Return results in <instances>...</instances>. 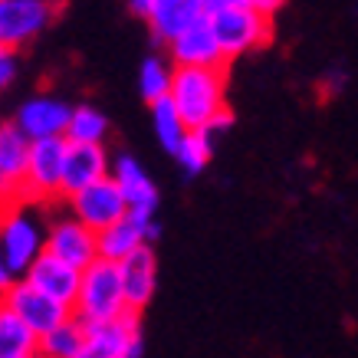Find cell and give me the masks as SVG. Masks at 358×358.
<instances>
[{
  "instance_id": "6da1fadb",
  "label": "cell",
  "mask_w": 358,
  "mask_h": 358,
  "mask_svg": "<svg viewBox=\"0 0 358 358\" xmlns=\"http://www.w3.org/2000/svg\"><path fill=\"white\" fill-rule=\"evenodd\" d=\"M273 10L276 3L270 0H204V17L224 50V59L270 43Z\"/></svg>"
},
{
  "instance_id": "7a4b0ae2",
  "label": "cell",
  "mask_w": 358,
  "mask_h": 358,
  "mask_svg": "<svg viewBox=\"0 0 358 358\" xmlns=\"http://www.w3.org/2000/svg\"><path fill=\"white\" fill-rule=\"evenodd\" d=\"M171 106L191 131H204L220 112H227V73L217 69H174Z\"/></svg>"
},
{
  "instance_id": "3957f363",
  "label": "cell",
  "mask_w": 358,
  "mask_h": 358,
  "mask_svg": "<svg viewBox=\"0 0 358 358\" xmlns=\"http://www.w3.org/2000/svg\"><path fill=\"white\" fill-rule=\"evenodd\" d=\"M0 253L17 280L46 253V214L43 207L10 201L0 214Z\"/></svg>"
},
{
  "instance_id": "277c9868",
  "label": "cell",
  "mask_w": 358,
  "mask_h": 358,
  "mask_svg": "<svg viewBox=\"0 0 358 358\" xmlns=\"http://www.w3.org/2000/svg\"><path fill=\"white\" fill-rule=\"evenodd\" d=\"M131 309L125 303V289H122V273L119 263L96 260L89 270H83V282H79V296L73 306L83 326H109L125 319Z\"/></svg>"
},
{
  "instance_id": "5b68a950",
  "label": "cell",
  "mask_w": 358,
  "mask_h": 358,
  "mask_svg": "<svg viewBox=\"0 0 358 358\" xmlns=\"http://www.w3.org/2000/svg\"><path fill=\"white\" fill-rule=\"evenodd\" d=\"M63 162H66V138H46L30 145V164L27 181L17 201L43 207L50 201H63Z\"/></svg>"
},
{
  "instance_id": "8992f818",
  "label": "cell",
  "mask_w": 358,
  "mask_h": 358,
  "mask_svg": "<svg viewBox=\"0 0 358 358\" xmlns=\"http://www.w3.org/2000/svg\"><path fill=\"white\" fill-rule=\"evenodd\" d=\"M46 253L83 273L99 260V237L69 210H59L46 217Z\"/></svg>"
},
{
  "instance_id": "52a82bcc",
  "label": "cell",
  "mask_w": 358,
  "mask_h": 358,
  "mask_svg": "<svg viewBox=\"0 0 358 358\" xmlns=\"http://www.w3.org/2000/svg\"><path fill=\"white\" fill-rule=\"evenodd\" d=\"M56 3L50 0H0V43L3 50H20L43 36L56 20Z\"/></svg>"
},
{
  "instance_id": "ba28073f",
  "label": "cell",
  "mask_w": 358,
  "mask_h": 358,
  "mask_svg": "<svg viewBox=\"0 0 358 358\" xmlns=\"http://www.w3.org/2000/svg\"><path fill=\"white\" fill-rule=\"evenodd\" d=\"M131 13L148 23L155 43L171 46L178 36L204 20V0H135Z\"/></svg>"
},
{
  "instance_id": "9c48e42d",
  "label": "cell",
  "mask_w": 358,
  "mask_h": 358,
  "mask_svg": "<svg viewBox=\"0 0 358 358\" xmlns=\"http://www.w3.org/2000/svg\"><path fill=\"white\" fill-rule=\"evenodd\" d=\"M63 204H66V210H69L79 224H86L92 234L109 230L112 224H119V220L129 214V204H125V197H122V191L115 187L112 178L86 187V191H79V194H73L69 201H63Z\"/></svg>"
},
{
  "instance_id": "30bf717a",
  "label": "cell",
  "mask_w": 358,
  "mask_h": 358,
  "mask_svg": "<svg viewBox=\"0 0 358 358\" xmlns=\"http://www.w3.org/2000/svg\"><path fill=\"white\" fill-rule=\"evenodd\" d=\"M145 338H141L138 313H129L109 326H86V338L76 358H141Z\"/></svg>"
},
{
  "instance_id": "8fae6325",
  "label": "cell",
  "mask_w": 358,
  "mask_h": 358,
  "mask_svg": "<svg viewBox=\"0 0 358 358\" xmlns=\"http://www.w3.org/2000/svg\"><path fill=\"white\" fill-rule=\"evenodd\" d=\"M69 115H73L69 102H63L53 92H36L17 109L13 122L30 141H46V138H66Z\"/></svg>"
},
{
  "instance_id": "7c38bea8",
  "label": "cell",
  "mask_w": 358,
  "mask_h": 358,
  "mask_svg": "<svg viewBox=\"0 0 358 358\" xmlns=\"http://www.w3.org/2000/svg\"><path fill=\"white\" fill-rule=\"evenodd\" d=\"M0 306H3V309H10L23 326H30L36 336H46L50 329H56L59 322H66V319L73 315V309L53 303L50 296H43L40 289H33L27 280L13 282L10 293L0 299Z\"/></svg>"
},
{
  "instance_id": "4fadbf2b",
  "label": "cell",
  "mask_w": 358,
  "mask_h": 358,
  "mask_svg": "<svg viewBox=\"0 0 358 358\" xmlns=\"http://www.w3.org/2000/svg\"><path fill=\"white\" fill-rule=\"evenodd\" d=\"M99 237V260L109 263H125L131 253H138L141 247H152L158 237V224L152 214H135L129 210L119 224H112L109 230L96 234Z\"/></svg>"
},
{
  "instance_id": "5bb4252c",
  "label": "cell",
  "mask_w": 358,
  "mask_h": 358,
  "mask_svg": "<svg viewBox=\"0 0 358 358\" xmlns=\"http://www.w3.org/2000/svg\"><path fill=\"white\" fill-rule=\"evenodd\" d=\"M112 174V155L102 145H69L66 141V162H63V201L86 187L106 181Z\"/></svg>"
},
{
  "instance_id": "9a60e30c",
  "label": "cell",
  "mask_w": 358,
  "mask_h": 358,
  "mask_svg": "<svg viewBox=\"0 0 358 358\" xmlns=\"http://www.w3.org/2000/svg\"><path fill=\"white\" fill-rule=\"evenodd\" d=\"M33 141L17 129V122H0V197L10 204L17 201L27 181V164H30Z\"/></svg>"
},
{
  "instance_id": "2e32d148",
  "label": "cell",
  "mask_w": 358,
  "mask_h": 358,
  "mask_svg": "<svg viewBox=\"0 0 358 358\" xmlns=\"http://www.w3.org/2000/svg\"><path fill=\"white\" fill-rule=\"evenodd\" d=\"M164 50H168V63L174 69H217V66L227 63L207 17L197 27H191L185 36H178L171 46H164Z\"/></svg>"
},
{
  "instance_id": "e0dca14e",
  "label": "cell",
  "mask_w": 358,
  "mask_h": 358,
  "mask_svg": "<svg viewBox=\"0 0 358 358\" xmlns=\"http://www.w3.org/2000/svg\"><path fill=\"white\" fill-rule=\"evenodd\" d=\"M23 280L30 282L33 289H40L43 296H50L53 303L73 309V306H76V296H79L83 273H79L76 266H69V263H63V260H56V257H50V253H43V257L30 266V273H27Z\"/></svg>"
},
{
  "instance_id": "ac0fdd59",
  "label": "cell",
  "mask_w": 358,
  "mask_h": 358,
  "mask_svg": "<svg viewBox=\"0 0 358 358\" xmlns=\"http://www.w3.org/2000/svg\"><path fill=\"white\" fill-rule=\"evenodd\" d=\"M109 178L122 191L129 210H135V214H152L155 217V210H158V187H155V181L148 178V171L141 168L138 158H131L129 152L115 155V158H112Z\"/></svg>"
},
{
  "instance_id": "d6986e66",
  "label": "cell",
  "mask_w": 358,
  "mask_h": 358,
  "mask_svg": "<svg viewBox=\"0 0 358 358\" xmlns=\"http://www.w3.org/2000/svg\"><path fill=\"white\" fill-rule=\"evenodd\" d=\"M119 273H122V289H125L129 309L131 313H141L155 299V289H158V260H155V250L141 247L138 253H131L125 263H119Z\"/></svg>"
},
{
  "instance_id": "ffe728a7",
  "label": "cell",
  "mask_w": 358,
  "mask_h": 358,
  "mask_svg": "<svg viewBox=\"0 0 358 358\" xmlns=\"http://www.w3.org/2000/svg\"><path fill=\"white\" fill-rule=\"evenodd\" d=\"M0 358H40V336L0 306Z\"/></svg>"
},
{
  "instance_id": "44dd1931",
  "label": "cell",
  "mask_w": 358,
  "mask_h": 358,
  "mask_svg": "<svg viewBox=\"0 0 358 358\" xmlns=\"http://www.w3.org/2000/svg\"><path fill=\"white\" fill-rule=\"evenodd\" d=\"M109 138V119L96 106H73L69 125H66V141L69 145H102Z\"/></svg>"
},
{
  "instance_id": "7402d4cb",
  "label": "cell",
  "mask_w": 358,
  "mask_h": 358,
  "mask_svg": "<svg viewBox=\"0 0 358 358\" xmlns=\"http://www.w3.org/2000/svg\"><path fill=\"white\" fill-rule=\"evenodd\" d=\"M86 338V326L79 322L76 315H69L66 322H59L56 329H50L46 336H40V355L46 358H76Z\"/></svg>"
},
{
  "instance_id": "603a6c76",
  "label": "cell",
  "mask_w": 358,
  "mask_h": 358,
  "mask_svg": "<svg viewBox=\"0 0 358 358\" xmlns=\"http://www.w3.org/2000/svg\"><path fill=\"white\" fill-rule=\"evenodd\" d=\"M171 79H174V66L164 56H145V63L138 69V92L145 96L148 106H155V102L171 96Z\"/></svg>"
},
{
  "instance_id": "cb8c5ba5",
  "label": "cell",
  "mask_w": 358,
  "mask_h": 358,
  "mask_svg": "<svg viewBox=\"0 0 358 358\" xmlns=\"http://www.w3.org/2000/svg\"><path fill=\"white\" fill-rule=\"evenodd\" d=\"M152 129H155V138L162 145L164 152H178L181 148V141L187 138V125L185 119L178 115V109L171 106V99H162V102H155L152 106Z\"/></svg>"
},
{
  "instance_id": "d4e9b609",
  "label": "cell",
  "mask_w": 358,
  "mask_h": 358,
  "mask_svg": "<svg viewBox=\"0 0 358 358\" xmlns=\"http://www.w3.org/2000/svg\"><path fill=\"white\" fill-rule=\"evenodd\" d=\"M210 155H214V141L207 138L204 131H187V138L181 141V148L174 152V158H178V164H181L187 174H197L207 168Z\"/></svg>"
},
{
  "instance_id": "484cf974",
  "label": "cell",
  "mask_w": 358,
  "mask_h": 358,
  "mask_svg": "<svg viewBox=\"0 0 358 358\" xmlns=\"http://www.w3.org/2000/svg\"><path fill=\"white\" fill-rule=\"evenodd\" d=\"M17 76H20V56L13 50H0V92H7Z\"/></svg>"
},
{
  "instance_id": "4316f807",
  "label": "cell",
  "mask_w": 358,
  "mask_h": 358,
  "mask_svg": "<svg viewBox=\"0 0 358 358\" xmlns=\"http://www.w3.org/2000/svg\"><path fill=\"white\" fill-rule=\"evenodd\" d=\"M348 76L342 73V69H332V73H326L322 76V83H319V89H322V96H338L342 89H345Z\"/></svg>"
},
{
  "instance_id": "83f0119b",
  "label": "cell",
  "mask_w": 358,
  "mask_h": 358,
  "mask_svg": "<svg viewBox=\"0 0 358 358\" xmlns=\"http://www.w3.org/2000/svg\"><path fill=\"white\" fill-rule=\"evenodd\" d=\"M13 282H17V276L10 273V266H7V260H3V253H0V299L10 293Z\"/></svg>"
},
{
  "instance_id": "f1b7e54d",
  "label": "cell",
  "mask_w": 358,
  "mask_h": 358,
  "mask_svg": "<svg viewBox=\"0 0 358 358\" xmlns=\"http://www.w3.org/2000/svg\"><path fill=\"white\" fill-rule=\"evenodd\" d=\"M3 207H7V201H3V197H0V214H3Z\"/></svg>"
},
{
  "instance_id": "f546056e",
  "label": "cell",
  "mask_w": 358,
  "mask_h": 358,
  "mask_svg": "<svg viewBox=\"0 0 358 358\" xmlns=\"http://www.w3.org/2000/svg\"><path fill=\"white\" fill-rule=\"evenodd\" d=\"M0 50H3V43H0Z\"/></svg>"
},
{
  "instance_id": "4dcf8cb0",
  "label": "cell",
  "mask_w": 358,
  "mask_h": 358,
  "mask_svg": "<svg viewBox=\"0 0 358 358\" xmlns=\"http://www.w3.org/2000/svg\"><path fill=\"white\" fill-rule=\"evenodd\" d=\"M40 358H46V355H40Z\"/></svg>"
}]
</instances>
